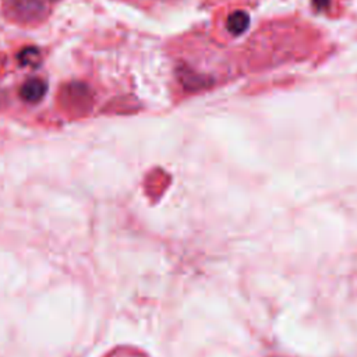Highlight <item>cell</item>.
<instances>
[{
    "label": "cell",
    "instance_id": "obj_1",
    "mask_svg": "<svg viewBox=\"0 0 357 357\" xmlns=\"http://www.w3.org/2000/svg\"><path fill=\"white\" fill-rule=\"evenodd\" d=\"M6 10L13 20L31 24L42 20L47 14V0H4Z\"/></svg>",
    "mask_w": 357,
    "mask_h": 357
},
{
    "label": "cell",
    "instance_id": "obj_2",
    "mask_svg": "<svg viewBox=\"0 0 357 357\" xmlns=\"http://www.w3.org/2000/svg\"><path fill=\"white\" fill-rule=\"evenodd\" d=\"M47 85L40 78H29L20 88V96L26 103H38L43 99Z\"/></svg>",
    "mask_w": 357,
    "mask_h": 357
},
{
    "label": "cell",
    "instance_id": "obj_3",
    "mask_svg": "<svg viewBox=\"0 0 357 357\" xmlns=\"http://www.w3.org/2000/svg\"><path fill=\"white\" fill-rule=\"evenodd\" d=\"M250 25V17L247 13L244 11H233L231 14H229L227 20H226V28L231 35H240L243 33Z\"/></svg>",
    "mask_w": 357,
    "mask_h": 357
},
{
    "label": "cell",
    "instance_id": "obj_4",
    "mask_svg": "<svg viewBox=\"0 0 357 357\" xmlns=\"http://www.w3.org/2000/svg\"><path fill=\"white\" fill-rule=\"evenodd\" d=\"M312 6L318 10V11H322L325 8L329 7V0H312Z\"/></svg>",
    "mask_w": 357,
    "mask_h": 357
}]
</instances>
